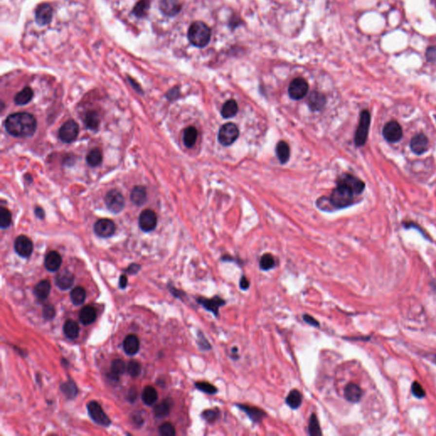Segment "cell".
I'll return each instance as SVG.
<instances>
[{"label": "cell", "mask_w": 436, "mask_h": 436, "mask_svg": "<svg viewBox=\"0 0 436 436\" xmlns=\"http://www.w3.org/2000/svg\"><path fill=\"white\" fill-rule=\"evenodd\" d=\"M7 132L15 137H30L37 129V120L29 112L12 113L4 122Z\"/></svg>", "instance_id": "cell-1"}, {"label": "cell", "mask_w": 436, "mask_h": 436, "mask_svg": "<svg viewBox=\"0 0 436 436\" xmlns=\"http://www.w3.org/2000/svg\"><path fill=\"white\" fill-rule=\"evenodd\" d=\"M211 35L210 27L202 21H195L192 24L187 33L191 44L200 48L204 47L209 44Z\"/></svg>", "instance_id": "cell-2"}, {"label": "cell", "mask_w": 436, "mask_h": 436, "mask_svg": "<svg viewBox=\"0 0 436 436\" xmlns=\"http://www.w3.org/2000/svg\"><path fill=\"white\" fill-rule=\"evenodd\" d=\"M330 195V203L336 208H345L353 204L354 194L342 184L337 183Z\"/></svg>", "instance_id": "cell-3"}, {"label": "cell", "mask_w": 436, "mask_h": 436, "mask_svg": "<svg viewBox=\"0 0 436 436\" xmlns=\"http://www.w3.org/2000/svg\"><path fill=\"white\" fill-rule=\"evenodd\" d=\"M371 124V114L367 110H363L360 115V121L354 136V143L357 146H362L366 143L368 132Z\"/></svg>", "instance_id": "cell-4"}, {"label": "cell", "mask_w": 436, "mask_h": 436, "mask_svg": "<svg viewBox=\"0 0 436 436\" xmlns=\"http://www.w3.org/2000/svg\"><path fill=\"white\" fill-rule=\"evenodd\" d=\"M239 130L234 123H228L221 126L218 132V141L222 146H228L232 145L238 139Z\"/></svg>", "instance_id": "cell-5"}, {"label": "cell", "mask_w": 436, "mask_h": 436, "mask_svg": "<svg viewBox=\"0 0 436 436\" xmlns=\"http://www.w3.org/2000/svg\"><path fill=\"white\" fill-rule=\"evenodd\" d=\"M79 134V126L74 120H68L61 126L58 131V137L62 143H71L77 139Z\"/></svg>", "instance_id": "cell-6"}, {"label": "cell", "mask_w": 436, "mask_h": 436, "mask_svg": "<svg viewBox=\"0 0 436 436\" xmlns=\"http://www.w3.org/2000/svg\"><path fill=\"white\" fill-rule=\"evenodd\" d=\"M105 204L109 211L113 214H118L125 207V198L119 191L112 189L109 191L105 197Z\"/></svg>", "instance_id": "cell-7"}, {"label": "cell", "mask_w": 436, "mask_h": 436, "mask_svg": "<svg viewBox=\"0 0 436 436\" xmlns=\"http://www.w3.org/2000/svg\"><path fill=\"white\" fill-rule=\"evenodd\" d=\"M88 413L91 418L99 425L108 427L111 424V420L103 411L98 402L91 401L87 405Z\"/></svg>", "instance_id": "cell-8"}, {"label": "cell", "mask_w": 436, "mask_h": 436, "mask_svg": "<svg viewBox=\"0 0 436 436\" xmlns=\"http://www.w3.org/2000/svg\"><path fill=\"white\" fill-rule=\"evenodd\" d=\"M309 91L308 82L303 78H296L291 82L288 88L290 97L293 100H301Z\"/></svg>", "instance_id": "cell-9"}, {"label": "cell", "mask_w": 436, "mask_h": 436, "mask_svg": "<svg viewBox=\"0 0 436 436\" xmlns=\"http://www.w3.org/2000/svg\"><path fill=\"white\" fill-rule=\"evenodd\" d=\"M197 302L199 304L204 308V309L213 313L214 316L218 317L219 315L220 308L226 305L227 302L221 296H215L211 298H206L203 296L198 297Z\"/></svg>", "instance_id": "cell-10"}, {"label": "cell", "mask_w": 436, "mask_h": 436, "mask_svg": "<svg viewBox=\"0 0 436 436\" xmlns=\"http://www.w3.org/2000/svg\"><path fill=\"white\" fill-rule=\"evenodd\" d=\"M158 218L154 211L146 209L142 211L139 217V227L143 232L149 233L156 228Z\"/></svg>", "instance_id": "cell-11"}, {"label": "cell", "mask_w": 436, "mask_h": 436, "mask_svg": "<svg viewBox=\"0 0 436 436\" xmlns=\"http://www.w3.org/2000/svg\"><path fill=\"white\" fill-rule=\"evenodd\" d=\"M116 226L114 222L108 219L103 218L100 219L94 224V232L95 235L101 238H109L114 235Z\"/></svg>", "instance_id": "cell-12"}, {"label": "cell", "mask_w": 436, "mask_h": 436, "mask_svg": "<svg viewBox=\"0 0 436 436\" xmlns=\"http://www.w3.org/2000/svg\"><path fill=\"white\" fill-rule=\"evenodd\" d=\"M14 247L17 254L24 258L29 257L34 251L33 242L25 235H20L16 238Z\"/></svg>", "instance_id": "cell-13"}, {"label": "cell", "mask_w": 436, "mask_h": 436, "mask_svg": "<svg viewBox=\"0 0 436 436\" xmlns=\"http://www.w3.org/2000/svg\"><path fill=\"white\" fill-rule=\"evenodd\" d=\"M382 135L389 143H398L403 136L401 126L396 121H389L383 127Z\"/></svg>", "instance_id": "cell-14"}, {"label": "cell", "mask_w": 436, "mask_h": 436, "mask_svg": "<svg viewBox=\"0 0 436 436\" xmlns=\"http://www.w3.org/2000/svg\"><path fill=\"white\" fill-rule=\"evenodd\" d=\"M337 183L342 184L349 188L354 194H361L364 189V183L356 177L345 174L338 179Z\"/></svg>", "instance_id": "cell-15"}, {"label": "cell", "mask_w": 436, "mask_h": 436, "mask_svg": "<svg viewBox=\"0 0 436 436\" xmlns=\"http://www.w3.org/2000/svg\"><path fill=\"white\" fill-rule=\"evenodd\" d=\"M236 406L240 411L245 412V414L248 416L249 418L251 419L252 422L254 423H260L268 416L262 409L256 407V406L244 405V404H236Z\"/></svg>", "instance_id": "cell-16"}, {"label": "cell", "mask_w": 436, "mask_h": 436, "mask_svg": "<svg viewBox=\"0 0 436 436\" xmlns=\"http://www.w3.org/2000/svg\"><path fill=\"white\" fill-rule=\"evenodd\" d=\"M53 16V10L50 4L42 3L35 10V20L38 25L44 26L50 23Z\"/></svg>", "instance_id": "cell-17"}, {"label": "cell", "mask_w": 436, "mask_h": 436, "mask_svg": "<svg viewBox=\"0 0 436 436\" xmlns=\"http://www.w3.org/2000/svg\"><path fill=\"white\" fill-rule=\"evenodd\" d=\"M410 146L413 153L422 154L429 148V139L424 134L419 133L412 137Z\"/></svg>", "instance_id": "cell-18"}, {"label": "cell", "mask_w": 436, "mask_h": 436, "mask_svg": "<svg viewBox=\"0 0 436 436\" xmlns=\"http://www.w3.org/2000/svg\"><path fill=\"white\" fill-rule=\"evenodd\" d=\"M74 276L68 270H63L59 272L55 277V285L59 289L67 291L73 286Z\"/></svg>", "instance_id": "cell-19"}, {"label": "cell", "mask_w": 436, "mask_h": 436, "mask_svg": "<svg viewBox=\"0 0 436 436\" xmlns=\"http://www.w3.org/2000/svg\"><path fill=\"white\" fill-rule=\"evenodd\" d=\"M344 397L347 401L351 402V403H357L361 400L363 392H362V389L360 388V386H358L354 382H350L346 385V387L344 388Z\"/></svg>", "instance_id": "cell-20"}, {"label": "cell", "mask_w": 436, "mask_h": 436, "mask_svg": "<svg viewBox=\"0 0 436 436\" xmlns=\"http://www.w3.org/2000/svg\"><path fill=\"white\" fill-rule=\"evenodd\" d=\"M62 262L61 256L57 252H51L45 255L44 267L50 272H56Z\"/></svg>", "instance_id": "cell-21"}, {"label": "cell", "mask_w": 436, "mask_h": 436, "mask_svg": "<svg viewBox=\"0 0 436 436\" xmlns=\"http://www.w3.org/2000/svg\"><path fill=\"white\" fill-rule=\"evenodd\" d=\"M160 8L164 15L174 17L180 12L182 5L178 0H161Z\"/></svg>", "instance_id": "cell-22"}, {"label": "cell", "mask_w": 436, "mask_h": 436, "mask_svg": "<svg viewBox=\"0 0 436 436\" xmlns=\"http://www.w3.org/2000/svg\"><path fill=\"white\" fill-rule=\"evenodd\" d=\"M309 106L312 111H320L326 105V96L319 91H313L309 97Z\"/></svg>", "instance_id": "cell-23"}, {"label": "cell", "mask_w": 436, "mask_h": 436, "mask_svg": "<svg viewBox=\"0 0 436 436\" xmlns=\"http://www.w3.org/2000/svg\"><path fill=\"white\" fill-rule=\"evenodd\" d=\"M124 350L128 355H134L138 353L140 348V342L136 335H129L126 337L123 344Z\"/></svg>", "instance_id": "cell-24"}, {"label": "cell", "mask_w": 436, "mask_h": 436, "mask_svg": "<svg viewBox=\"0 0 436 436\" xmlns=\"http://www.w3.org/2000/svg\"><path fill=\"white\" fill-rule=\"evenodd\" d=\"M146 199H147V194H146V187L143 186H136L134 187L131 194H130V200L132 201L133 204L137 206H142L146 203Z\"/></svg>", "instance_id": "cell-25"}, {"label": "cell", "mask_w": 436, "mask_h": 436, "mask_svg": "<svg viewBox=\"0 0 436 436\" xmlns=\"http://www.w3.org/2000/svg\"><path fill=\"white\" fill-rule=\"evenodd\" d=\"M33 97H34V91L30 87H25L15 95L14 102L17 105H26L32 101Z\"/></svg>", "instance_id": "cell-26"}, {"label": "cell", "mask_w": 436, "mask_h": 436, "mask_svg": "<svg viewBox=\"0 0 436 436\" xmlns=\"http://www.w3.org/2000/svg\"><path fill=\"white\" fill-rule=\"evenodd\" d=\"M96 319V311L91 306H85L79 313V320L83 325L88 326L93 323Z\"/></svg>", "instance_id": "cell-27"}, {"label": "cell", "mask_w": 436, "mask_h": 436, "mask_svg": "<svg viewBox=\"0 0 436 436\" xmlns=\"http://www.w3.org/2000/svg\"><path fill=\"white\" fill-rule=\"evenodd\" d=\"M286 405L292 410L299 408L303 403V395L297 389H292L290 391L286 399Z\"/></svg>", "instance_id": "cell-28"}, {"label": "cell", "mask_w": 436, "mask_h": 436, "mask_svg": "<svg viewBox=\"0 0 436 436\" xmlns=\"http://www.w3.org/2000/svg\"><path fill=\"white\" fill-rule=\"evenodd\" d=\"M34 292L37 299H46L51 292V283L48 280H42L37 283L34 287Z\"/></svg>", "instance_id": "cell-29"}, {"label": "cell", "mask_w": 436, "mask_h": 436, "mask_svg": "<svg viewBox=\"0 0 436 436\" xmlns=\"http://www.w3.org/2000/svg\"><path fill=\"white\" fill-rule=\"evenodd\" d=\"M63 332L68 339L74 340L78 337V333H79V327H78V323L74 320H67L65 322L64 327H63Z\"/></svg>", "instance_id": "cell-30"}, {"label": "cell", "mask_w": 436, "mask_h": 436, "mask_svg": "<svg viewBox=\"0 0 436 436\" xmlns=\"http://www.w3.org/2000/svg\"><path fill=\"white\" fill-rule=\"evenodd\" d=\"M290 146L288 143L280 141L276 146V154L281 164H286L290 159Z\"/></svg>", "instance_id": "cell-31"}, {"label": "cell", "mask_w": 436, "mask_h": 436, "mask_svg": "<svg viewBox=\"0 0 436 436\" xmlns=\"http://www.w3.org/2000/svg\"><path fill=\"white\" fill-rule=\"evenodd\" d=\"M100 122H101V119H100L98 112H95V111H89L85 114V126L88 129L94 130V131L97 130L99 126H100Z\"/></svg>", "instance_id": "cell-32"}, {"label": "cell", "mask_w": 436, "mask_h": 436, "mask_svg": "<svg viewBox=\"0 0 436 436\" xmlns=\"http://www.w3.org/2000/svg\"><path fill=\"white\" fill-rule=\"evenodd\" d=\"M198 137V131L196 128L189 126L183 131V143L187 148H191L194 146Z\"/></svg>", "instance_id": "cell-33"}, {"label": "cell", "mask_w": 436, "mask_h": 436, "mask_svg": "<svg viewBox=\"0 0 436 436\" xmlns=\"http://www.w3.org/2000/svg\"><path fill=\"white\" fill-rule=\"evenodd\" d=\"M238 104L235 100H229L225 102L222 109H221V114L224 119H229L237 114L238 112Z\"/></svg>", "instance_id": "cell-34"}, {"label": "cell", "mask_w": 436, "mask_h": 436, "mask_svg": "<svg viewBox=\"0 0 436 436\" xmlns=\"http://www.w3.org/2000/svg\"><path fill=\"white\" fill-rule=\"evenodd\" d=\"M86 162L91 167H96L102 162V153L99 148H93L86 155Z\"/></svg>", "instance_id": "cell-35"}, {"label": "cell", "mask_w": 436, "mask_h": 436, "mask_svg": "<svg viewBox=\"0 0 436 436\" xmlns=\"http://www.w3.org/2000/svg\"><path fill=\"white\" fill-rule=\"evenodd\" d=\"M308 433L311 436H322V431L320 428L319 419L317 418L315 413H313L310 416L309 425H308Z\"/></svg>", "instance_id": "cell-36"}, {"label": "cell", "mask_w": 436, "mask_h": 436, "mask_svg": "<svg viewBox=\"0 0 436 436\" xmlns=\"http://www.w3.org/2000/svg\"><path fill=\"white\" fill-rule=\"evenodd\" d=\"M142 399L146 405H153L158 400V394L155 388L151 386H146L143 390Z\"/></svg>", "instance_id": "cell-37"}, {"label": "cell", "mask_w": 436, "mask_h": 436, "mask_svg": "<svg viewBox=\"0 0 436 436\" xmlns=\"http://www.w3.org/2000/svg\"><path fill=\"white\" fill-rule=\"evenodd\" d=\"M70 298H71L72 303H73L76 306L81 305L85 302L86 298V292L84 288H82L80 286L75 287L74 289L70 293Z\"/></svg>", "instance_id": "cell-38"}, {"label": "cell", "mask_w": 436, "mask_h": 436, "mask_svg": "<svg viewBox=\"0 0 436 436\" xmlns=\"http://www.w3.org/2000/svg\"><path fill=\"white\" fill-rule=\"evenodd\" d=\"M126 369L127 367L122 360H120V359L114 360L112 361V365H111V373L110 374L114 379H118L121 375L125 373Z\"/></svg>", "instance_id": "cell-39"}, {"label": "cell", "mask_w": 436, "mask_h": 436, "mask_svg": "<svg viewBox=\"0 0 436 436\" xmlns=\"http://www.w3.org/2000/svg\"><path fill=\"white\" fill-rule=\"evenodd\" d=\"M202 418L204 419L205 422L209 423H213L217 420L220 418L221 417V411L218 407L215 408L206 409L204 412L201 413Z\"/></svg>", "instance_id": "cell-40"}, {"label": "cell", "mask_w": 436, "mask_h": 436, "mask_svg": "<svg viewBox=\"0 0 436 436\" xmlns=\"http://www.w3.org/2000/svg\"><path fill=\"white\" fill-rule=\"evenodd\" d=\"M275 258L269 253H266L260 259L259 266L262 271H269L273 268H275Z\"/></svg>", "instance_id": "cell-41"}, {"label": "cell", "mask_w": 436, "mask_h": 436, "mask_svg": "<svg viewBox=\"0 0 436 436\" xmlns=\"http://www.w3.org/2000/svg\"><path fill=\"white\" fill-rule=\"evenodd\" d=\"M170 411V405L167 401H162L157 404L153 409V413L156 418H164L169 415Z\"/></svg>", "instance_id": "cell-42"}, {"label": "cell", "mask_w": 436, "mask_h": 436, "mask_svg": "<svg viewBox=\"0 0 436 436\" xmlns=\"http://www.w3.org/2000/svg\"><path fill=\"white\" fill-rule=\"evenodd\" d=\"M12 222V216L7 208L1 207L0 209V227L2 229H6L10 227Z\"/></svg>", "instance_id": "cell-43"}, {"label": "cell", "mask_w": 436, "mask_h": 436, "mask_svg": "<svg viewBox=\"0 0 436 436\" xmlns=\"http://www.w3.org/2000/svg\"><path fill=\"white\" fill-rule=\"evenodd\" d=\"M194 385L198 390L208 394V395H214L218 393V388L214 385L211 384V382L204 381L197 382Z\"/></svg>", "instance_id": "cell-44"}, {"label": "cell", "mask_w": 436, "mask_h": 436, "mask_svg": "<svg viewBox=\"0 0 436 436\" xmlns=\"http://www.w3.org/2000/svg\"><path fill=\"white\" fill-rule=\"evenodd\" d=\"M149 5L148 0H141L136 3V6L133 10V13L135 14L137 17H145L149 10Z\"/></svg>", "instance_id": "cell-45"}, {"label": "cell", "mask_w": 436, "mask_h": 436, "mask_svg": "<svg viewBox=\"0 0 436 436\" xmlns=\"http://www.w3.org/2000/svg\"><path fill=\"white\" fill-rule=\"evenodd\" d=\"M61 390L68 398H73L77 395V387L73 382H68L61 385Z\"/></svg>", "instance_id": "cell-46"}, {"label": "cell", "mask_w": 436, "mask_h": 436, "mask_svg": "<svg viewBox=\"0 0 436 436\" xmlns=\"http://www.w3.org/2000/svg\"><path fill=\"white\" fill-rule=\"evenodd\" d=\"M141 371H142L141 364H140L137 361H129V364L127 365V371H128V373H129L131 377H133V378L138 377L140 373H141Z\"/></svg>", "instance_id": "cell-47"}, {"label": "cell", "mask_w": 436, "mask_h": 436, "mask_svg": "<svg viewBox=\"0 0 436 436\" xmlns=\"http://www.w3.org/2000/svg\"><path fill=\"white\" fill-rule=\"evenodd\" d=\"M159 431H160V434L162 436H176L175 428H174V426L170 422H164L162 425H160Z\"/></svg>", "instance_id": "cell-48"}, {"label": "cell", "mask_w": 436, "mask_h": 436, "mask_svg": "<svg viewBox=\"0 0 436 436\" xmlns=\"http://www.w3.org/2000/svg\"><path fill=\"white\" fill-rule=\"evenodd\" d=\"M197 344L202 351H209L211 349V344L202 332H199L198 334Z\"/></svg>", "instance_id": "cell-49"}, {"label": "cell", "mask_w": 436, "mask_h": 436, "mask_svg": "<svg viewBox=\"0 0 436 436\" xmlns=\"http://www.w3.org/2000/svg\"><path fill=\"white\" fill-rule=\"evenodd\" d=\"M55 315V310L54 307L51 304H47L44 307L43 309V316L45 320H51L54 318Z\"/></svg>", "instance_id": "cell-50"}, {"label": "cell", "mask_w": 436, "mask_h": 436, "mask_svg": "<svg viewBox=\"0 0 436 436\" xmlns=\"http://www.w3.org/2000/svg\"><path fill=\"white\" fill-rule=\"evenodd\" d=\"M412 391L413 395L418 398H422L425 395V392L423 390L422 386L418 382H414L412 386Z\"/></svg>", "instance_id": "cell-51"}, {"label": "cell", "mask_w": 436, "mask_h": 436, "mask_svg": "<svg viewBox=\"0 0 436 436\" xmlns=\"http://www.w3.org/2000/svg\"><path fill=\"white\" fill-rule=\"evenodd\" d=\"M303 320L305 323L308 324V325H310L311 327H317V328L320 327V323H319V321H318L315 318H313V316H311V315L308 314V313L303 314Z\"/></svg>", "instance_id": "cell-52"}, {"label": "cell", "mask_w": 436, "mask_h": 436, "mask_svg": "<svg viewBox=\"0 0 436 436\" xmlns=\"http://www.w3.org/2000/svg\"><path fill=\"white\" fill-rule=\"evenodd\" d=\"M426 58L430 62L436 61V46H432L428 49L426 52Z\"/></svg>", "instance_id": "cell-53"}, {"label": "cell", "mask_w": 436, "mask_h": 436, "mask_svg": "<svg viewBox=\"0 0 436 436\" xmlns=\"http://www.w3.org/2000/svg\"><path fill=\"white\" fill-rule=\"evenodd\" d=\"M250 285H251L250 280L245 275L241 276L240 280H239V287H240V289L243 290V291H247L250 288Z\"/></svg>", "instance_id": "cell-54"}, {"label": "cell", "mask_w": 436, "mask_h": 436, "mask_svg": "<svg viewBox=\"0 0 436 436\" xmlns=\"http://www.w3.org/2000/svg\"><path fill=\"white\" fill-rule=\"evenodd\" d=\"M179 94H180V92H179V90L178 88H173L170 90V91L167 93V98L169 99L170 101H172V100H176V99L179 96Z\"/></svg>", "instance_id": "cell-55"}, {"label": "cell", "mask_w": 436, "mask_h": 436, "mask_svg": "<svg viewBox=\"0 0 436 436\" xmlns=\"http://www.w3.org/2000/svg\"><path fill=\"white\" fill-rule=\"evenodd\" d=\"M34 213H35V215H36V217H37L38 219H44V217H45V213H44V210H43V208H35V210H34Z\"/></svg>", "instance_id": "cell-56"}, {"label": "cell", "mask_w": 436, "mask_h": 436, "mask_svg": "<svg viewBox=\"0 0 436 436\" xmlns=\"http://www.w3.org/2000/svg\"><path fill=\"white\" fill-rule=\"evenodd\" d=\"M140 269V266L136 265V264H131V265L129 266V268L126 269V272H129V273H136V272H138V270Z\"/></svg>", "instance_id": "cell-57"}, {"label": "cell", "mask_w": 436, "mask_h": 436, "mask_svg": "<svg viewBox=\"0 0 436 436\" xmlns=\"http://www.w3.org/2000/svg\"><path fill=\"white\" fill-rule=\"evenodd\" d=\"M127 283H128V279H127L126 275L122 274V275L120 276V279H119V286H120L121 288H126V286H127Z\"/></svg>", "instance_id": "cell-58"}, {"label": "cell", "mask_w": 436, "mask_h": 436, "mask_svg": "<svg viewBox=\"0 0 436 436\" xmlns=\"http://www.w3.org/2000/svg\"><path fill=\"white\" fill-rule=\"evenodd\" d=\"M231 354L232 356H233V359H234L235 361H237V360H238L239 356H238V348H237V347H233V348H232Z\"/></svg>", "instance_id": "cell-59"}]
</instances>
